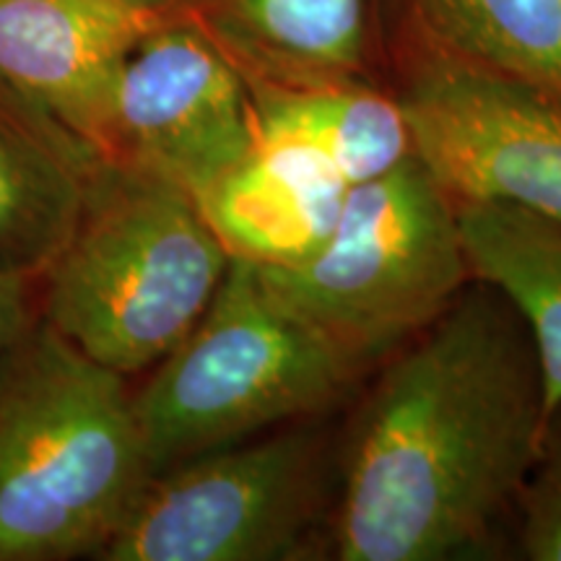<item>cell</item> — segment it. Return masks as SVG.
I'll list each match as a JSON object with an SVG mask.
<instances>
[{"label": "cell", "instance_id": "6da1fadb", "mask_svg": "<svg viewBox=\"0 0 561 561\" xmlns=\"http://www.w3.org/2000/svg\"><path fill=\"white\" fill-rule=\"evenodd\" d=\"M546 419L536 343L479 280L426 325L364 401L335 510L341 561H445L515 510Z\"/></svg>", "mask_w": 561, "mask_h": 561}, {"label": "cell", "instance_id": "7a4b0ae2", "mask_svg": "<svg viewBox=\"0 0 561 561\" xmlns=\"http://www.w3.org/2000/svg\"><path fill=\"white\" fill-rule=\"evenodd\" d=\"M151 479L125 377L26 331L0 359V561L100 557Z\"/></svg>", "mask_w": 561, "mask_h": 561}, {"label": "cell", "instance_id": "3957f363", "mask_svg": "<svg viewBox=\"0 0 561 561\" xmlns=\"http://www.w3.org/2000/svg\"><path fill=\"white\" fill-rule=\"evenodd\" d=\"M229 263L191 193L102 159L81 219L45 273V325L91 362L138 375L193 331Z\"/></svg>", "mask_w": 561, "mask_h": 561}, {"label": "cell", "instance_id": "277c9868", "mask_svg": "<svg viewBox=\"0 0 561 561\" xmlns=\"http://www.w3.org/2000/svg\"><path fill=\"white\" fill-rule=\"evenodd\" d=\"M257 268L271 297L359 371L416 339L473 280L458 206L416 153L348 187L310 255Z\"/></svg>", "mask_w": 561, "mask_h": 561}, {"label": "cell", "instance_id": "5b68a950", "mask_svg": "<svg viewBox=\"0 0 561 561\" xmlns=\"http://www.w3.org/2000/svg\"><path fill=\"white\" fill-rule=\"evenodd\" d=\"M362 371L231 257L206 312L133 396L151 476L339 403Z\"/></svg>", "mask_w": 561, "mask_h": 561}, {"label": "cell", "instance_id": "8992f818", "mask_svg": "<svg viewBox=\"0 0 561 561\" xmlns=\"http://www.w3.org/2000/svg\"><path fill=\"white\" fill-rule=\"evenodd\" d=\"M325 502L322 434L265 432L153 473L96 559H299Z\"/></svg>", "mask_w": 561, "mask_h": 561}, {"label": "cell", "instance_id": "52a82bcc", "mask_svg": "<svg viewBox=\"0 0 561 561\" xmlns=\"http://www.w3.org/2000/svg\"><path fill=\"white\" fill-rule=\"evenodd\" d=\"M255 149L248 76L206 30L167 16L117 76L102 157L159 174L198 201Z\"/></svg>", "mask_w": 561, "mask_h": 561}, {"label": "cell", "instance_id": "ba28073f", "mask_svg": "<svg viewBox=\"0 0 561 561\" xmlns=\"http://www.w3.org/2000/svg\"><path fill=\"white\" fill-rule=\"evenodd\" d=\"M396 100L413 153L455 203H504L561 221V94L419 58Z\"/></svg>", "mask_w": 561, "mask_h": 561}, {"label": "cell", "instance_id": "9c48e42d", "mask_svg": "<svg viewBox=\"0 0 561 561\" xmlns=\"http://www.w3.org/2000/svg\"><path fill=\"white\" fill-rule=\"evenodd\" d=\"M167 16L157 0H0V89L102 153L117 76Z\"/></svg>", "mask_w": 561, "mask_h": 561}, {"label": "cell", "instance_id": "30bf717a", "mask_svg": "<svg viewBox=\"0 0 561 561\" xmlns=\"http://www.w3.org/2000/svg\"><path fill=\"white\" fill-rule=\"evenodd\" d=\"M104 157L0 89V273L37 280L66 248Z\"/></svg>", "mask_w": 561, "mask_h": 561}, {"label": "cell", "instance_id": "8fae6325", "mask_svg": "<svg viewBox=\"0 0 561 561\" xmlns=\"http://www.w3.org/2000/svg\"><path fill=\"white\" fill-rule=\"evenodd\" d=\"M348 185L318 153L257 138V149L198 198L231 257L289 265L307 257L339 221Z\"/></svg>", "mask_w": 561, "mask_h": 561}, {"label": "cell", "instance_id": "7c38bea8", "mask_svg": "<svg viewBox=\"0 0 561 561\" xmlns=\"http://www.w3.org/2000/svg\"><path fill=\"white\" fill-rule=\"evenodd\" d=\"M257 138L305 146L341 174L364 185L413 153L401 102L351 79L252 81Z\"/></svg>", "mask_w": 561, "mask_h": 561}, {"label": "cell", "instance_id": "4fadbf2b", "mask_svg": "<svg viewBox=\"0 0 561 561\" xmlns=\"http://www.w3.org/2000/svg\"><path fill=\"white\" fill-rule=\"evenodd\" d=\"M473 280L512 301L536 343L546 411L561 401V221L504 203H455Z\"/></svg>", "mask_w": 561, "mask_h": 561}, {"label": "cell", "instance_id": "5bb4252c", "mask_svg": "<svg viewBox=\"0 0 561 561\" xmlns=\"http://www.w3.org/2000/svg\"><path fill=\"white\" fill-rule=\"evenodd\" d=\"M421 58L561 94V0H396Z\"/></svg>", "mask_w": 561, "mask_h": 561}, {"label": "cell", "instance_id": "9a60e30c", "mask_svg": "<svg viewBox=\"0 0 561 561\" xmlns=\"http://www.w3.org/2000/svg\"><path fill=\"white\" fill-rule=\"evenodd\" d=\"M234 39L286 79H351L367 55V0H227Z\"/></svg>", "mask_w": 561, "mask_h": 561}, {"label": "cell", "instance_id": "2e32d148", "mask_svg": "<svg viewBox=\"0 0 561 561\" xmlns=\"http://www.w3.org/2000/svg\"><path fill=\"white\" fill-rule=\"evenodd\" d=\"M525 559L561 561V401L546 411L536 458L515 500Z\"/></svg>", "mask_w": 561, "mask_h": 561}, {"label": "cell", "instance_id": "e0dca14e", "mask_svg": "<svg viewBox=\"0 0 561 561\" xmlns=\"http://www.w3.org/2000/svg\"><path fill=\"white\" fill-rule=\"evenodd\" d=\"M30 278L0 273V359L30 331Z\"/></svg>", "mask_w": 561, "mask_h": 561}, {"label": "cell", "instance_id": "ac0fdd59", "mask_svg": "<svg viewBox=\"0 0 561 561\" xmlns=\"http://www.w3.org/2000/svg\"><path fill=\"white\" fill-rule=\"evenodd\" d=\"M157 3H167V5H170V0H157Z\"/></svg>", "mask_w": 561, "mask_h": 561}]
</instances>
